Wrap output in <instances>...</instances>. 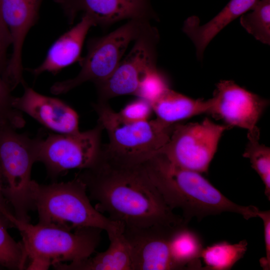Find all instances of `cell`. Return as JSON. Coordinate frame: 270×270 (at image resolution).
<instances>
[{
  "mask_svg": "<svg viewBox=\"0 0 270 270\" xmlns=\"http://www.w3.org/2000/svg\"><path fill=\"white\" fill-rule=\"evenodd\" d=\"M150 24V22L130 20L108 34L89 39L86 54L80 60L78 74L54 83L50 88L51 93L64 94L86 82L96 84L105 80L118 66L130 42Z\"/></svg>",
  "mask_w": 270,
  "mask_h": 270,
  "instance_id": "52a82bcc",
  "label": "cell"
},
{
  "mask_svg": "<svg viewBox=\"0 0 270 270\" xmlns=\"http://www.w3.org/2000/svg\"><path fill=\"white\" fill-rule=\"evenodd\" d=\"M152 179L168 206L180 210L186 223L194 218L224 212L240 214L246 220L258 217L259 209L241 206L227 198L200 173L174 164L162 153L147 160Z\"/></svg>",
  "mask_w": 270,
  "mask_h": 270,
  "instance_id": "7a4b0ae2",
  "label": "cell"
},
{
  "mask_svg": "<svg viewBox=\"0 0 270 270\" xmlns=\"http://www.w3.org/2000/svg\"><path fill=\"white\" fill-rule=\"evenodd\" d=\"M257 0H230L218 14L204 24H200L196 16L186 19L182 31L194 44L198 59L203 58L206 48L223 28L250 10Z\"/></svg>",
  "mask_w": 270,
  "mask_h": 270,
  "instance_id": "e0dca14e",
  "label": "cell"
},
{
  "mask_svg": "<svg viewBox=\"0 0 270 270\" xmlns=\"http://www.w3.org/2000/svg\"><path fill=\"white\" fill-rule=\"evenodd\" d=\"M12 227L10 220L0 213V266L10 270L26 269L28 258L22 242L10 236L8 228Z\"/></svg>",
  "mask_w": 270,
  "mask_h": 270,
  "instance_id": "7402d4cb",
  "label": "cell"
},
{
  "mask_svg": "<svg viewBox=\"0 0 270 270\" xmlns=\"http://www.w3.org/2000/svg\"><path fill=\"white\" fill-rule=\"evenodd\" d=\"M2 267L1 266H0V268H2Z\"/></svg>",
  "mask_w": 270,
  "mask_h": 270,
  "instance_id": "1f68e13d",
  "label": "cell"
},
{
  "mask_svg": "<svg viewBox=\"0 0 270 270\" xmlns=\"http://www.w3.org/2000/svg\"><path fill=\"white\" fill-rule=\"evenodd\" d=\"M252 12L240 16L242 27L260 42L270 44V0H258Z\"/></svg>",
  "mask_w": 270,
  "mask_h": 270,
  "instance_id": "cb8c5ba5",
  "label": "cell"
},
{
  "mask_svg": "<svg viewBox=\"0 0 270 270\" xmlns=\"http://www.w3.org/2000/svg\"><path fill=\"white\" fill-rule=\"evenodd\" d=\"M258 216L260 217L263 222L266 250V256L260 260V263L264 270H269L270 269V211L259 210Z\"/></svg>",
  "mask_w": 270,
  "mask_h": 270,
  "instance_id": "83f0119b",
  "label": "cell"
},
{
  "mask_svg": "<svg viewBox=\"0 0 270 270\" xmlns=\"http://www.w3.org/2000/svg\"><path fill=\"white\" fill-rule=\"evenodd\" d=\"M156 118L169 124L208 112L210 99H194L167 88L150 102Z\"/></svg>",
  "mask_w": 270,
  "mask_h": 270,
  "instance_id": "d6986e66",
  "label": "cell"
},
{
  "mask_svg": "<svg viewBox=\"0 0 270 270\" xmlns=\"http://www.w3.org/2000/svg\"><path fill=\"white\" fill-rule=\"evenodd\" d=\"M10 126L0 124L1 191L13 208L14 216L30 222L28 212L34 210L32 199L31 172L36 162L38 136L18 133Z\"/></svg>",
  "mask_w": 270,
  "mask_h": 270,
  "instance_id": "5b68a950",
  "label": "cell"
},
{
  "mask_svg": "<svg viewBox=\"0 0 270 270\" xmlns=\"http://www.w3.org/2000/svg\"><path fill=\"white\" fill-rule=\"evenodd\" d=\"M12 44L8 30L3 20L0 10V71L3 72L7 65V52Z\"/></svg>",
  "mask_w": 270,
  "mask_h": 270,
  "instance_id": "f1b7e54d",
  "label": "cell"
},
{
  "mask_svg": "<svg viewBox=\"0 0 270 270\" xmlns=\"http://www.w3.org/2000/svg\"><path fill=\"white\" fill-rule=\"evenodd\" d=\"M0 191H1V178H0Z\"/></svg>",
  "mask_w": 270,
  "mask_h": 270,
  "instance_id": "4dcf8cb0",
  "label": "cell"
},
{
  "mask_svg": "<svg viewBox=\"0 0 270 270\" xmlns=\"http://www.w3.org/2000/svg\"><path fill=\"white\" fill-rule=\"evenodd\" d=\"M96 26L92 18L83 14L79 22L61 35L50 46L42 64L30 72L35 76L44 72L58 73L80 60V54L90 29Z\"/></svg>",
  "mask_w": 270,
  "mask_h": 270,
  "instance_id": "2e32d148",
  "label": "cell"
},
{
  "mask_svg": "<svg viewBox=\"0 0 270 270\" xmlns=\"http://www.w3.org/2000/svg\"><path fill=\"white\" fill-rule=\"evenodd\" d=\"M168 88L164 78L156 68L149 72L144 77L135 96L150 103Z\"/></svg>",
  "mask_w": 270,
  "mask_h": 270,
  "instance_id": "484cf974",
  "label": "cell"
},
{
  "mask_svg": "<svg viewBox=\"0 0 270 270\" xmlns=\"http://www.w3.org/2000/svg\"><path fill=\"white\" fill-rule=\"evenodd\" d=\"M94 108L98 122L108 136L109 143L104 148L113 156L132 163L145 162L160 153L175 124H169L158 118L126 121L106 102L98 101Z\"/></svg>",
  "mask_w": 270,
  "mask_h": 270,
  "instance_id": "8992f818",
  "label": "cell"
},
{
  "mask_svg": "<svg viewBox=\"0 0 270 270\" xmlns=\"http://www.w3.org/2000/svg\"><path fill=\"white\" fill-rule=\"evenodd\" d=\"M99 122L92 128L68 134H50L45 138L38 136L36 162L45 166L52 178L72 169L84 170L91 166L101 149Z\"/></svg>",
  "mask_w": 270,
  "mask_h": 270,
  "instance_id": "ba28073f",
  "label": "cell"
},
{
  "mask_svg": "<svg viewBox=\"0 0 270 270\" xmlns=\"http://www.w3.org/2000/svg\"><path fill=\"white\" fill-rule=\"evenodd\" d=\"M210 101L208 114L223 120L230 128L236 126L248 132L257 127L268 104L267 100L230 80H222L216 84Z\"/></svg>",
  "mask_w": 270,
  "mask_h": 270,
  "instance_id": "8fae6325",
  "label": "cell"
},
{
  "mask_svg": "<svg viewBox=\"0 0 270 270\" xmlns=\"http://www.w3.org/2000/svg\"><path fill=\"white\" fill-rule=\"evenodd\" d=\"M258 127L248 132V142L243 156L250 160L252 168L258 173L265 186L264 194L270 200V148L260 142Z\"/></svg>",
  "mask_w": 270,
  "mask_h": 270,
  "instance_id": "603a6c76",
  "label": "cell"
},
{
  "mask_svg": "<svg viewBox=\"0 0 270 270\" xmlns=\"http://www.w3.org/2000/svg\"><path fill=\"white\" fill-rule=\"evenodd\" d=\"M248 244L245 240L234 244L220 241L204 248L201 259L205 264L204 270L231 269L244 257L248 249Z\"/></svg>",
  "mask_w": 270,
  "mask_h": 270,
  "instance_id": "44dd1931",
  "label": "cell"
},
{
  "mask_svg": "<svg viewBox=\"0 0 270 270\" xmlns=\"http://www.w3.org/2000/svg\"><path fill=\"white\" fill-rule=\"evenodd\" d=\"M182 223L172 230L169 246L172 260L177 270H204L201 264V254L204 248L202 240L195 231Z\"/></svg>",
  "mask_w": 270,
  "mask_h": 270,
  "instance_id": "ffe728a7",
  "label": "cell"
},
{
  "mask_svg": "<svg viewBox=\"0 0 270 270\" xmlns=\"http://www.w3.org/2000/svg\"><path fill=\"white\" fill-rule=\"evenodd\" d=\"M124 227L108 233V248L76 262L52 266L57 270H132L130 248L124 234Z\"/></svg>",
  "mask_w": 270,
  "mask_h": 270,
  "instance_id": "ac0fdd59",
  "label": "cell"
},
{
  "mask_svg": "<svg viewBox=\"0 0 270 270\" xmlns=\"http://www.w3.org/2000/svg\"><path fill=\"white\" fill-rule=\"evenodd\" d=\"M24 92L14 97L12 106L32 118L45 128L58 134L77 132L79 117L76 112L64 101L38 92L24 86Z\"/></svg>",
  "mask_w": 270,
  "mask_h": 270,
  "instance_id": "9a60e30c",
  "label": "cell"
},
{
  "mask_svg": "<svg viewBox=\"0 0 270 270\" xmlns=\"http://www.w3.org/2000/svg\"><path fill=\"white\" fill-rule=\"evenodd\" d=\"M11 90L0 72V124H5L14 129L23 128L26 121L22 113L12 106L14 98Z\"/></svg>",
  "mask_w": 270,
  "mask_h": 270,
  "instance_id": "d4e9b609",
  "label": "cell"
},
{
  "mask_svg": "<svg viewBox=\"0 0 270 270\" xmlns=\"http://www.w3.org/2000/svg\"><path fill=\"white\" fill-rule=\"evenodd\" d=\"M20 232L28 258L26 270H44L64 262H76L90 256L100 240L102 229L85 227L74 230L18 220L8 215Z\"/></svg>",
  "mask_w": 270,
  "mask_h": 270,
  "instance_id": "3957f363",
  "label": "cell"
},
{
  "mask_svg": "<svg viewBox=\"0 0 270 270\" xmlns=\"http://www.w3.org/2000/svg\"><path fill=\"white\" fill-rule=\"evenodd\" d=\"M62 10L69 24L78 13L90 15L96 26L106 28L120 20H158L151 0H54Z\"/></svg>",
  "mask_w": 270,
  "mask_h": 270,
  "instance_id": "7c38bea8",
  "label": "cell"
},
{
  "mask_svg": "<svg viewBox=\"0 0 270 270\" xmlns=\"http://www.w3.org/2000/svg\"><path fill=\"white\" fill-rule=\"evenodd\" d=\"M42 0H0L3 20L10 32L12 53L2 78L12 90L25 82L22 50L26 37L36 22Z\"/></svg>",
  "mask_w": 270,
  "mask_h": 270,
  "instance_id": "4fadbf2b",
  "label": "cell"
},
{
  "mask_svg": "<svg viewBox=\"0 0 270 270\" xmlns=\"http://www.w3.org/2000/svg\"><path fill=\"white\" fill-rule=\"evenodd\" d=\"M6 201L2 192L0 191V213L4 215L6 212L10 211L6 206Z\"/></svg>",
  "mask_w": 270,
  "mask_h": 270,
  "instance_id": "f546056e",
  "label": "cell"
},
{
  "mask_svg": "<svg viewBox=\"0 0 270 270\" xmlns=\"http://www.w3.org/2000/svg\"><path fill=\"white\" fill-rule=\"evenodd\" d=\"M176 226L124 228L130 248L132 270H177L169 246L170 233Z\"/></svg>",
  "mask_w": 270,
  "mask_h": 270,
  "instance_id": "5bb4252c",
  "label": "cell"
},
{
  "mask_svg": "<svg viewBox=\"0 0 270 270\" xmlns=\"http://www.w3.org/2000/svg\"><path fill=\"white\" fill-rule=\"evenodd\" d=\"M31 194L38 224L69 230L97 228L107 234L124 226L92 206L85 184L76 176L67 182L46 185L32 180Z\"/></svg>",
  "mask_w": 270,
  "mask_h": 270,
  "instance_id": "277c9868",
  "label": "cell"
},
{
  "mask_svg": "<svg viewBox=\"0 0 270 270\" xmlns=\"http://www.w3.org/2000/svg\"><path fill=\"white\" fill-rule=\"evenodd\" d=\"M230 128L208 118L199 122L176 123L160 153L180 168L207 172L223 133Z\"/></svg>",
  "mask_w": 270,
  "mask_h": 270,
  "instance_id": "9c48e42d",
  "label": "cell"
},
{
  "mask_svg": "<svg viewBox=\"0 0 270 270\" xmlns=\"http://www.w3.org/2000/svg\"><path fill=\"white\" fill-rule=\"evenodd\" d=\"M152 108L150 103L142 98L128 104L120 112V116L128 122H140L149 120Z\"/></svg>",
  "mask_w": 270,
  "mask_h": 270,
  "instance_id": "4316f807",
  "label": "cell"
},
{
  "mask_svg": "<svg viewBox=\"0 0 270 270\" xmlns=\"http://www.w3.org/2000/svg\"><path fill=\"white\" fill-rule=\"evenodd\" d=\"M160 35L150 24L134 40L128 54L120 62L112 73L105 80L96 84L98 100H107L118 96L135 95L144 77L156 68L157 46Z\"/></svg>",
  "mask_w": 270,
  "mask_h": 270,
  "instance_id": "30bf717a",
  "label": "cell"
},
{
  "mask_svg": "<svg viewBox=\"0 0 270 270\" xmlns=\"http://www.w3.org/2000/svg\"><path fill=\"white\" fill-rule=\"evenodd\" d=\"M76 176L85 184L95 208L126 228L175 226L184 222L154 183L147 160L132 163L102 147L92 164Z\"/></svg>",
  "mask_w": 270,
  "mask_h": 270,
  "instance_id": "6da1fadb",
  "label": "cell"
}]
</instances>
